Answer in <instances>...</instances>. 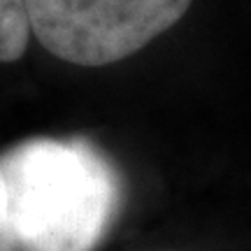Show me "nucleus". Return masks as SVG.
Here are the masks:
<instances>
[{
	"instance_id": "1",
	"label": "nucleus",
	"mask_w": 251,
	"mask_h": 251,
	"mask_svg": "<svg viewBox=\"0 0 251 251\" xmlns=\"http://www.w3.org/2000/svg\"><path fill=\"white\" fill-rule=\"evenodd\" d=\"M0 172L21 251H93L119 207L117 175L86 140H24Z\"/></svg>"
},
{
	"instance_id": "2",
	"label": "nucleus",
	"mask_w": 251,
	"mask_h": 251,
	"mask_svg": "<svg viewBox=\"0 0 251 251\" xmlns=\"http://www.w3.org/2000/svg\"><path fill=\"white\" fill-rule=\"evenodd\" d=\"M193 0H26L30 30L49 54L98 68L170 30Z\"/></svg>"
},
{
	"instance_id": "3",
	"label": "nucleus",
	"mask_w": 251,
	"mask_h": 251,
	"mask_svg": "<svg viewBox=\"0 0 251 251\" xmlns=\"http://www.w3.org/2000/svg\"><path fill=\"white\" fill-rule=\"evenodd\" d=\"M30 33L26 0H0V63L19 61Z\"/></svg>"
},
{
	"instance_id": "4",
	"label": "nucleus",
	"mask_w": 251,
	"mask_h": 251,
	"mask_svg": "<svg viewBox=\"0 0 251 251\" xmlns=\"http://www.w3.org/2000/svg\"><path fill=\"white\" fill-rule=\"evenodd\" d=\"M14 249H17V240H14V233H12V224H9L7 191H5L2 172H0V251H14Z\"/></svg>"
}]
</instances>
